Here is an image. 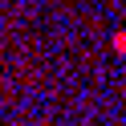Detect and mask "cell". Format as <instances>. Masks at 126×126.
<instances>
[{
	"label": "cell",
	"mask_w": 126,
	"mask_h": 126,
	"mask_svg": "<svg viewBox=\"0 0 126 126\" xmlns=\"http://www.w3.org/2000/svg\"><path fill=\"white\" fill-rule=\"evenodd\" d=\"M110 49H114V53H126V29H122V33H114V37H110Z\"/></svg>",
	"instance_id": "6da1fadb"
}]
</instances>
